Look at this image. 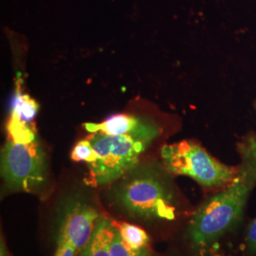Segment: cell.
Listing matches in <instances>:
<instances>
[{
  "label": "cell",
  "mask_w": 256,
  "mask_h": 256,
  "mask_svg": "<svg viewBox=\"0 0 256 256\" xmlns=\"http://www.w3.org/2000/svg\"><path fill=\"white\" fill-rule=\"evenodd\" d=\"M115 225L124 241L131 248L140 250L148 247L150 243V238L144 230L128 222H115Z\"/></svg>",
  "instance_id": "9"
},
{
  "label": "cell",
  "mask_w": 256,
  "mask_h": 256,
  "mask_svg": "<svg viewBox=\"0 0 256 256\" xmlns=\"http://www.w3.org/2000/svg\"><path fill=\"white\" fill-rule=\"evenodd\" d=\"M1 173L6 187L12 192H42L48 180V171L36 135L26 140L8 138L1 152Z\"/></svg>",
  "instance_id": "4"
},
{
  "label": "cell",
  "mask_w": 256,
  "mask_h": 256,
  "mask_svg": "<svg viewBox=\"0 0 256 256\" xmlns=\"http://www.w3.org/2000/svg\"><path fill=\"white\" fill-rule=\"evenodd\" d=\"M97 153V160L88 165L86 184L106 186L122 178L137 166L150 142L131 136H111L101 132L88 138Z\"/></svg>",
  "instance_id": "5"
},
{
  "label": "cell",
  "mask_w": 256,
  "mask_h": 256,
  "mask_svg": "<svg viewBox=\"0 0 256 256\" xmlns=\"http://www.w3.org/2000/svg\"><path fill=\"white\" fill-rule=\"evenodd\" d=\"M110 252L111 256H152L149 247L134 250L128 246L120 236L119 230L115 225V222L110 243Z\"/></svg>",
  "instance_id": "11"
},
{
  "label": "cell",
  "mask_w": 256,
  "mask_h": 256,
  "mask_svg": "<svg viewBox=\"0 0 256 256\" xmlns=\"http://www.w3.org/2000/svg\"><path fill=\"white\" fill-rule=\"evenodd\" d=\"M76 248L64 238L61 236L56 238V250L54 256H76Z\"/></svg>",
  "instance_id": "14"
},
{
  "label": "cell",
  "mask_w": 256,
  "mask_h": 256,
  "mask_svg": "<svg viewBox=\"0 0 256 256\" xmlns=\"http://www.w3.org/2000/svg\"><path fill=\"white\" fill-rule=\"evenodd\" d=\"M84 128L90 133L101 132L111 136H131L152 142L164 129L153 120L129 114H119L102 122H88Z\"/></svg>",
  "instance_id": "7"
},
{
  "label": "cell",
  "mask_w": 256,
  "mask_h": 256,
  "mask_svg": "<svg viewBox=\"0 0 256 256\" xmlns=\"http://www.w3.org/2000/svg\"><path fill=\"white\" fill-rule=\"evenodd\" d=\"M102 214L98 209L80 196L64 200L57 216V236L68 240L77 254L92 238Z\"/></svg>",
  "instance_id": "6"
},
{
  "label": "cell",
  "mask_w": 256,
  "mask_h": 256,
  "mask_svg": "<svg viewBox=\"0 0 256 256\" xmlns=\"http://www.w3.org/2000/svg\"><path fill=\"white\" fill-rule=\"evenodd\" d=\"M19 88H16L14 99L12 114L25 122H30L36 115L38 104L28 95L23 94Z\"/></svg>",
  "instance_id": "10"
},
{
  "label": "cell",
  "mask_w": 256,
  "mask_h": 256,
  "mask_svg": "<svg viewBox=\"0 0 256 256\" xmlns=\"http://www.w3.org/2000/svg\"><path fill=\"white\" fill-rule=\"evenodd\" d=\"M72 160L74 162H84L88 164L97 160V153L88 138L82 140L76 144L72 152Z\"/></svg>",
  "instance_id": "12"
},
{
  "label": "cell",
  "mask_w": 256,
  "mask_h": 256,
  "mask_svg": "<svg viewBox=\"0 0 256 256\" xmlns=\"http://www.w3.org/2000/svg\"><path fill=\"white\" fill-rule=\"evenodd\" d=\"M245 256H256V218L248 226L244 238Z\"/></svg>",
  "instance_id": "13"
},
{
  "label": "cell",
  "mask_w": 256,
  "mask_h": 256,
  "mask_svg": "<svg viewBox=\"0 0 256 256\" xmlns=\"http://www.w3.org/2000/svg\"><path fill=\"white\" fill-rule=\"evenodd\" d=\"M238 173L234 182L208 198L194 212L186 236L192 250H209L241 224L248 200L256 187V131L236 144Z\"/></svg>",
  "instance_id": "1"
},
{
  "label": "cell",
  "mask_w": 256,
  "mask_h": 256,
  "mask_svg": "<svg viewBox=\"0 0 256 256\" xmlns=\"http://www.w3.org/2000/svg\"><path fill=\"white\" fill-rule=\"evenodd\" d=\"M120 180L112 198L128 216L153 222H173L178 218L180 194L164 165H137Z\"/></svg>",
  "instance_id": "2"
},
{
  "label": "cell",
  "mask_w": 256,
  "mask_h": 256,
  "mask_svg": "<svg viewBox=\"0 0 256 256\" xmlns=\"http://www.w3.org/2000/svg\"><path fill=\"white\" fill-rule=\"evenodd\" d=\"M162 165L172 176H184L202 188L218 192L234 182L238 165H229L216 158L194 140L165 144L162 147Z\"/></svg>",
  "instance_id": "3"
},
{
  "label": "cell",
  "mask_w": 256,
  "mask_h": 256,
  "mask_svg": "<svg viewBox=\"0 0 256 256\" xmlns=\"http://www.w3.org/2000/svg\"><path fill=\"white\" fill-rule=\"evenodd\" d=\"M252 108H254V113H256V99L254 102V104H252Z\"/></svg>",
  "instance_id": "16"
},
{
  "label": "cell",
  "mask_w": 256,
  "mask_h": 256,
  "mask_svg": "<svg viewBox=\"0 0 256 256\" xmlns=\"http://www.w3.org/2000/svg\"><path fill=\"white\" fill-rule=\"evenodd\" d=\"M113 228L114 221L102 216L90 241L76 256H111L110 243Z\"/></svg>",
  "instance_id": "8"
},
{
  "label": "cell",
  "mask_w": 256,
  "mask_h": 256,
  "mask_svg": "<svg viewBox=\"0 0 256 256\" xmlns=\"http://www.w3.org/2000/svg\"><path fill=\"white\" fill-rule=\"evenodd\" d=\"M0 256H10L3 238H1V242H0Z\"/></svg>",
  "instance_id": "15"
}]
</instances>
